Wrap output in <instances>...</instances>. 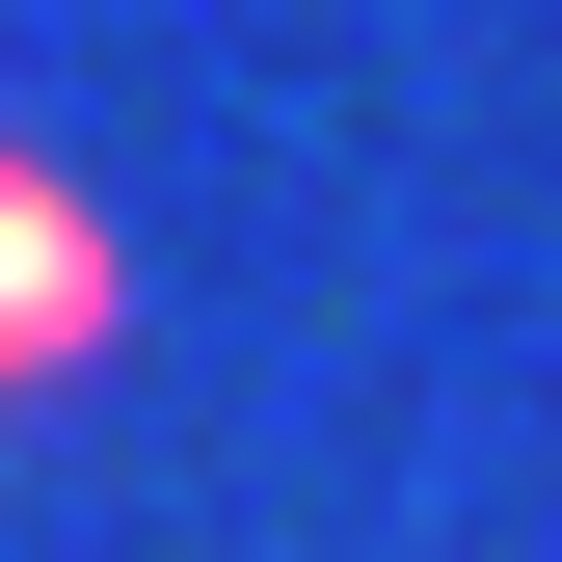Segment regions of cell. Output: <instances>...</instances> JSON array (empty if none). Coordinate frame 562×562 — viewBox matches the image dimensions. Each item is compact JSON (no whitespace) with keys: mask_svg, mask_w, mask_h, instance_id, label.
<instances>
[{"mask_svg":"<svg viewBox=\"0 0 562 562\" xmlns=\"http://www.w3.org/2000/svg\"><path fill=\"white\" fill-rule=\"evenodd\" d=\"M134 348V241H108V188L54 161V134H0V402H81Z\"/></svg>","mask_w":562,"mask_h":562,"instance_id":"obj_1","label":"cell"}]
</instances>
